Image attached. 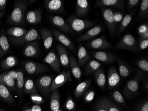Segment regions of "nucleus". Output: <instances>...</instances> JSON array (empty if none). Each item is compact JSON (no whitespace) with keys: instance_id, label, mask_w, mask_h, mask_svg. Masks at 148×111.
<instances>
[{"instance_id":"f257e3e1","label":"nucleus","mask_w":148,"mask_h":111,"mask_svg":"<svg viewBox=\"0 0 148 111\" xmlns=\"http://www.w3.org/2000/svg\"><path fill=\"white\" fill-rule=\"evenodd\" d=\"M29 1L16 0L14 8L7 19L6 23L12 26H25V13Z\"/></svg>"},{"instance_id":"f03ea898","label":"nucleus","mask_w":148,"mask_h":111,"mask_svg":"<svg viewBox=\"0 0 148 111\" xmlns=\"http://www.w3.org/2000/svg\"><path fill=\"white\" fill-rule=\"evenodd\" d=\"M68 22L73 31H74L77 33H80L95 26L97 21L83 20L72 16L68 18Z\"/></svg>"},{"instance_id":"7ed1b4c3","label":"nucleus","mask_w":148,"mask_h":111,"mask_svg":"<svg viewBox=\"0 0 148 111\" xmlns=\"http://www.w3.org/2000/svg\"><path fill=\"white\" fill-rule=\"evenodd\" d=\"M114 48L136 52L138 50V45L135 38L131 34H127L121 38Z\"/></svg>"},{"instance_id":"20e7f679","label":"nucleus","mask_w":148,"mask_h":111,"mask_svg":"<svg viewBox=\"0 0 148 111\" xmlns=\"http://www.w3.org/2000/svg\"><path fill=\"white\" fill-rule=\"evenodd\" d=\"M101 11L110 35L114 36L117 24L115 23L114 19V12L110 8L106 7L101 8Z\"/></svg>"},{"instance_id":"39448f33","label":"nucleus","mask_w":148,"mask_h":111,"mask_svg":"<svg viewBox=\"0 0 148 111\" xmlns=\"http://www.w3.org/2000/svg\"><path fill=\"white\" fill-rule=\"evenodd\" d=\"M54 77L52 75H45L38 78L36 87L44 97L48 98L50 92L51 87Z\"/></svg>"},{"instance_id":"423d86ee","label":"nucleus","mask_w":148,"mask_h":111,"mask_svg":"<svg viewBox=\"0 0 148 111\" xmlns=\"http://www.w3.org/2000/svg\"><path fill=\"white\" fill-rule=\"evenodd\" d=\"M143 73L139 71L133 79L127 82L124 91L125 97H132L137 93L139 88L140 81L143 80Z\"/></svg>"},{"instance_id":"0eeeda50","label":"nucleus","mask_w":148,"mask_h":111,"mask_svg":"<svg viewBox=\"0 0 148 111\" xmlns=\"http://www.w3.org/2000/svg\"><path fill=\"white\" fill-rule=\"evenodd\" d=\"M23 65L26 71L30 75L42 74L49 71L45 65L33 61L24 62Z\"/></svg>"},{"instance_id":"6e6552de","label":"nucleus","mask_w":148,"mask_h":111,"mask_svg":"<svg viewBox=\"0 0 148 111\" xmlns=\"http://www.w3.org/2000/svg\"><path fill=\"white\" fill-rule=\"evenodd\" d=\"M44 1L46 10L48 12L62 14H65L64 6L61 0H45Z\"/></svg>"},{"instance_id":"1a4fd4ad","label":"nucleus","mask_w":148,"mask_h":111,"mask_svg":"<svg viewBox=\"0 0 148 111\" xmlns=\"http://www.w3.org/2000/svg\"><path fill=\"white\" fill-rule=\"evenodd\" d=\"M43 62L51 66L56 72H60L61 63L58 54L54 51L49 52L48 54L43 60Z\"/></svg>"},{"instance_id":"9d476101","label":"nucleus","mask_w":148,"mask_h":111,"mask_svg":"<svg viewBox=\"0 0 148 111\" xmlns=\"http://www.w3.org/2000/svg\"><path fill=\"white\" fill-rule=\"evenodd\" d=\"M87 46L89 48L99 50H106L112 47V45L107 41L104 36L91 40L87 43Z\"/></svg>"},{"instance_id":"9b49d317","label":"nucleus","mask_w":148,"mask_h":111,"mask_svg":"<svg viewBox=\"0 0 148 111\" xmlns=\"http://www.w3.org/2000/svg\"><path fill=\"white\" fill-rule=\"evenodd\" d=\"M49 19L51 23L59 30L66 33H72L73 31L68 23L61 17L59 16H49Z\"/></svg>"},{"instance_id":"f8f14e48","label":"nucleus","mask_w":148,"mask_h":111,"mask_svg":"<svg viewBox=\"0 0 148 111\" xmlns=\"http://www.w3.org/2000/svg\"><path fill=\"white\" fill-rule=\"evenodd\" d=\"M70 77L69 71H63L53 79L51 87L50 92H52L64 85L66 82L70 79Z\"/></svg>"},{"instance_id":"ddd939ff","label":"nucleus","mask_w":148,"mask_h":111,"mask_svg":"<svg viewBox=\"0 0 148 111\" xmlns=\"http://www.w3.org/2000/svg\"><path fill=\"white\" fill-rule=\"evenodd\" d=\"M39 38L40 39V37L38 32L35 29H32L28 31L27 33L21 38L11 41L15 45H21L34 41Z\"/></svg>"},{"instance_id":"4468645a","label":"nucleus","mask_w":148,"mask_h":111,"mask_svg":"<svg viewBox=\"0 0 148 111\" xmlns=\"http://www.w3.org/2000/svg\"><path fill=\"white\" fill-rule=\"evenodd\" d=\"M55 38L58 41L64 45V46L69 48L70 50L73 52H76L75 46L72 41L63 33L60 32L58 30L54 29L52 30Z\"/></svg>"},{"instance_id":"2eb2a0df","label":"nucleus","mask_w":148,"mask_h":111,"mask_svg":"<svg viewBox=\"0 0 148 111\" xmlns=\"http://www.w3.org/2000/svg\"><path fill=\"white\" fill-rule=\"evenodd\" d=\"M42 17V10L37 9L28 12L26 15L25 19L28 24L36 25L41 23Z\"/></svg>"},{"instance_id":"dca6fc26","label":"nucleus","mask_w":148,"mask_h":111,"mask_svg":"<svg viewBox=\"0 0 148 111\" xmlns=\"http://www.w3.org/2000/svg\"><path fill=\"white\" fill-rule=\"evenodd\" d=\"M125 2L124 0H99L97 1L95 6L112 7L124 11L125 8Z\"/></svg>"},{"instance_id":"f3484780","label":"nucleus","mask_w":148,"mask_h":111,"mask_svg":"<svg viewBox=\"0 0 148 111\" xmlns=\"http://www.w3.org/2000/svg\"><path fill=\"white\" fill-rule=\"evenodd\" d=\"M90 54L96 60L103 63H111L116 61V58L114 54L104 51L91 52Z\"/></svg>"},{"instance_id":"a211bd4d","label":"nucleus","mask_w":148,"mask_h":111,"mask_svg":"<svg viewBox=\"0 0 148 111\" xmlns=\"http://www.w3.org/2000/svg\"><path fill=\"white\" fill-rule=\"evenodd\" d=\"M120 81V77L115 68L112 67L109 68L108 72L107 84L109 90L117 86Z\"/></svg>"},{"instance_id":"6ab92c4d","label":"nucleus","mask_w":148,"mask_h":111,"mask_svg":"<svg viewBox=\"0 0 148 111\" xmlns=\"http://www.w3.org/2000/svg\"><path fill=\"white\" fill-rule=\"evenodd\" d=\"M103 30V27L102 26H97L93 27L85 33L79 37L77 39V42H81L87 41L96 37Z\"/></svg>"},{"instance_id":"aec40b11","label":"nucleus","mask_w":148,"mask_h":111,"mask_svg":"<svg viewBox=\"0 0 148 111\" xmlns=\"http://www.w3.org/2000/svg\"><path fill=\"white\" fill-rule=\"evenodd\" d=\"M28 32V30L22 27L14 26L7 29L6 34L9 36V39L11 41L21 38Z\"/></svg>"},{"instance_id":"412c9836","label":"nucleus","mask_w":148,"mask_h":111,"mask_svg":"<svg viewBox=\"0 0 148 111\" xmlns=\"http://www.w3.org/2000/svg\"><path fill=\"white\" fill-rule=\"evenodd\" d=\"M40 51L39 43L37 41L29 42L26 45L23 53L26 57H36L38 56Z\"/></svg>"},{"instance_id":"4be33fe9","label":"nucleus","mask_w":148,"mask_h":111,"mask_svg":"<svg viewBox=\"0 0 148 111\" xmlns=\"http://www.w3.org/2000/svg\"><path fill=\"white\" fill-rule=\"evenodd\" d=\"M56 49L61 65L66 68H69V58L66 48L62 45L58 44Z\"/></svg>"},{"instance_id":"5701e85b","label":"nucleus","mask_w":148,"mask_h":111,"mask_svg":"<svg viewBox=\"0 0 148 111\" xmlns=\"http://www.w3.org/2000/svg\"><path fill=\"white\" fill-rule=\"evenodd\" d=\"M89 10V5L87 0H77L75 6V14L78 17L86 15Z\"/></svg>"},{"instance_id":"b1692460","label":"nucleus","mask_w":148,"mask_h":111,"mask_svg":"<svg viewBox=\"0 0 148 111\" xmlns=\"http://www.w3.org/2000/svg\"><path fill=\"white\" fill-rule=\"evenodd\" d=\"M40 34L43 39L45 50L47 52L53 44V33L49 29H43L40 30Z\"/></svg>"},{"instance_id":"393cba45","label":"nucleus","mask_w":148,"mask_h":111,"mask_svg":"<svg viewBox=\"0 0 148 111\" xmlns=\"http://www.w3.org/2000/svg\"><path fill=\"white\" fill-rule=\"evenodd\" d=\"M10 50V44L4 30H2L0 34V58L8 53Z\"/></svg>"},{"instance_id":"a878e982","label":"nucleus","mask_w":148,"mask_h":111,"mask_svg":"<svg viewBox=\"0 0 148 111\" xmlns=\"http://www.w3.org/2000/svg\"><path fill=\"white\" fill-rule=\"evenodd\" d=\"M0 83L8 88L10 90H16V82L12 77L5 72L0 74Z\"/></svg>"},{"instance_id":"bb28decb","label":"nucleus","mask_w":148,"mask_h":111,"mask_svg":"<svg viewBox=\"0 0 148 111\" xmlns=\"http://www.w3.org/2000/svg\"><path fill=\"white\" fill-rule=\"evenodd\" d=\"M90 58L91 57L85 48L82 44H80L78 47V64L79 65L84 66L89 61Z\"/></svg>"},{"instance_id":"cd10ccee","label":"nucleus","mask_w":148,"mask_h":111,"mask_svg":"<svg viewBox=\"0 0 148 111\" xmlns=\"http://www.w3.org/2000/svg\"><path fill=\"white\" fill-rule=\"evenodd\" d=\"M92 81V78L87 79L79 84L75 90V99L79 98L87 91Z\"/></svg>"},{"instance_id":"c85d7f7f","label":"nucleus","mask_w":148,"mask_h":111,"mask_svg":"<svg viewBox=\"0 0 148 111\" xmlns=\"http://www.w3.org/2000/svg\"><path fill=\"white\" fill-rule=\"evenodd\" d=\"M0 99L9 103H12L15 101L10 89L1 83H0Z\"/></svg>"},{"instance_id":"c756f323","label":"nucleus","mask_w":148,"mask_h":111,"mask_svg":"<svg viewBox=\"0 0 148 111\" xmlns=\"http://www.w3.org/2000/svg\"><path fill=\"white\" fill-rule=\"evenodd\" d=\"M69 58V65L71 69V72L74 77L78 81H79L82 76V72L81 71L78 62L72 55H70Z\"/></svg>"},{"instance_id":"7c9ffc66","label":"nucleus","mask_w":148,"mask_h":111,"mask_svg":"<svg viewBox=\"0 0 148 111\" xmlns=\"http://www.w3.org/2000/svg\"><path fill=\"white\" fill-rule=\"evenodd\" d=\"M135 12V10H134L124 17L122 21L120 23L119 25L118 28L117 34H118V37L124 31L126 28L130 24Z\"/></svg>"},{"instance_id":"2f4dec72","label":"nucleus","mask_w":148,"mask_h":111,"mask_svg":"<svg viewBox=\"0 0 148 111\" xmlns=\"http://www.w3.org/2000/svg\"><path fill=\"white\" fill-rule=\"evenodd\" d=\"M94 75L96 84L101 89H104L105 87L106 81L105 74L103 69L99 68L94 72Z\"/></svg>"},{"instance_id":"473e14b6","label":"nucleus","mask_w":148,"mask_h":111,"mask_svg":"<svg viewBox=\"0 0 148 111\" xmlns=\"http://www.w3.org/2000/svg\"><path fill=\"white\" fill-rule=\"evenodd\" d=\"M60 97L58 90H54L52 92L50 97L51 111H56L60 108Z\"/></svg>"},{"instance_id":"72a5a7b5","label":"nucleus","mask_w":148,"mask_h":111,"mask_svg":"<svg viewBox=\"0 0 148 111\" xmlns=\"http://www.w3.org/2000/svg\"><path fill=\"white\" fill-rule=\"evenodd\" d=\"M18 61L15 56H10L4 60L0 63V67L4 70H6L11 68L15 66L18 64Z\"/></svg>"},{"instance_id":"f704fd0d","label":"nucleus","mask_w":148,"mask_h":111,"mask_svg":"<svg viewBox=\"0 0 148 111\" xmlns=\"http://www.w3.org/2000/svg\"><path fill=\"white\" fill-rule=\"evenodd\" d=\"M25 81L24 75L21 71H17L16 74V91L19 98H21L23 92Z\"/></svg>"},{"instance_id":"c9c22d12","label":"nucleus","mask_w":148,"mask_h":111,"mask_svg":"<svg viewBox=\"0 0 148 111\" xmlns=\"http://www.w3.org/2000/svg\"><path fill=\"white\" fill-rule=\"evenodd\" d=\"M23 93L26 94H39L37 91L36 85L33 80L27 79L24 84Z\"/></svg>"},{"instance_id":"e433bc0d","label":"nucleus","mask_w":148,"mask_h":111,"mask_svg":"<svg viewBox=\"0 0 148 111\" xmlns=\"http://www.w3.org/2000/svg\"><path fill=\"white\" fill-rule=\"evenodd\" d=\"M100 63L98 61L92 60L87 63L85 68V74L87 76L91 75L100 67Z\"/></svg>"},{"instance_id":"4c0bfd02","label":"nucleus","mask_w":148,"mask_h":111,"mask_svg":"<svg viewBox=\"0 0 148 111\" xmlns=\"http://www.w3.org/2000/svg\"><path fill=\"white\" fill-rule=\"evenodd\" d=\"M119 71L121 76L123 77H126L129 76L130 71L128 67L124 64L123 62L120 59H118Z\"/></svg>"},{"instance_id":"58836bf2","label":"nucleus","mask_w":148,"mask_h":111,"mask_svg":"<svg viewBox=\"0 0 148 111\" xmlns=\"http://www.w3.org/2000/svg\"><path fill=\"white\" fill-rule=\"evenodd\" d=\"M138 34L140 38L148 39V25L146 23L140 24L137 29Z\"/></svg>"},{"instance_id":"ea45409f","label":"nucleus","mask_w":148,"mask_h":111,"mask_svg":"<svg viewBox=\"0 0 148 111\" xmlns=\"http://www.w3.org/2000/svg\"><path fill=\"white\" fill-rule=\"evenodd\" d=\"M112 97L114 100L120 105L127 107L126 103L123 95L118 90H115L112 93Z\"/></svg>"},{"instance_id":"a19ab883","label":"nucleus","mask_w":148,"mask_h":111,"mask_svg":"<svg viewBox=\"0 0 148 111\" xmlns=\"http://www.w3.org/2000/svg\"><path fill=\"white\" fill-rule=\"evenodd\" d=\"M148 14V1L143 0L140 5L138 13V17L140 18H145Z\"/></svg>"},{"instance_id":"79ce46f5","label":"nucleus","mask_w":148,"mask_h":111,"mask_svg":"<svg viewBox=\"0 0 148 111\" xmlns=\"http://www.w3.org/2000/svg\"><path fill=\"white\" fill-rule=\"evenodd\" d=\"M64 108L69 111H75L76 109V104L72 99L70 94L68 95L64 104Z\"/></svg>"},{"instance_id":"37998d69","label":"nucleus","mask_w":148,"mask_h":111,"mask_svg":"<svg viewBox=\"0 0 148 111\" xmlns=\"http://www.w3.org/2000/svg\"><path fill=\"white\" fill-rule=\"evenodd\" d=\"M108 111H121L115 104L106 98H103Z\"/></svg>"},{"instance_id":"c03bdc74","label":"nucleus","mask_w":148,"mask_h":111,"mask_svg":"<svg viewBox=\"0 0 148 111\" xmlns=\"http://www.w3.org/2000/svg\"><path fill=\"white\" fill-rule=\"evenodd\" d=\"M30 98L32 102L36 105H40L45 102V100L39 94H30Z\"/></svg>"},{"instance_id":"a18cd8bd","label":"nucleus","mask_w":148,"mask_h":111,"mask_svg":"<svg viewBox=\"0 0 148 111\" xmlns=\"http://www.w3.org/2000/svg\"><path fill=\"white\" fill-rule=\"evenodd\" d=\"M95 96V92L92 89L88 90L85 92L84 97V102L89 103L92 101Z\"/></svg>"},{"instance_id":"49530a36","label":"nucleus","mask_w":148,"mask_h":111,"mask_svg":"<svg viewBox=\"0 0 148 111\" xmlns=\"http://www.w3.org/2000/svg\"><path fill=\"white\" fill-rule=\"evenodd\" d=\"M137 65L142 70L148 72V61L146 59H141L137 62Z\"/></svg>"},{"instance_id":"de8ad7c7","label":"nucleus","mask_w":148,"mask_h":111,"mask_svg":"<svg viewBox=\"0 0 148 111\" xmlns=\"http://www.w3.org/2000/svg\"><path fill=\"white\" fill-rule=\"evenodd\" d=\"M95 111H108L103 99H101L96 105Z\"/></svg>"},{"instance_id":"09e8293b","label":"nucleus","mask_w":148,"mask_h":111,"mask_svg":"<svg viewBox=\"0 0 148 111\" xmlns=\"http://www.w3.org/2000/svg\"><path fill=\"white\" fill-rule=\"evenodd\" d=\"M148 47V39L140 38L138 44V50L139 51H142L145 50Z\"/></svg>"},{"instance_id":"8fccbe9b","label":"nucleus","mask_w":148,"mask_h":111,"mask_svg":"<svg viewBox=\"0 0 148 111\" xmlns=\"http://www.w3.org/2000/svg\"><path fill=\"white\" fill-rule=\"evenodd\" d=\"M42 109L40 105H35L31 107L25 106L23 108L21 111H42Z\"/></svg>"},{"instance_id":"3c124183","label":"nucleus","mask_w":148,"mask_h":111,"mask_svg":"<svg viewBox=\"0 0 148 111\" xmlns=\"http://www.w3.org/2000/svg\"><path fill=\"white\" fill-rule=\"evenodd\" d=\"M140 1L139 0H127V8L129 10H132L138 4Z\"/></svg>"},{"instance_id":"603ef678","label":"nucleus","mask_w":148,"mask_h":111,"mask_svg":"<svg viewBox=\"0 0 148 111\" xmlns=\"http://www.w3.org/2000/svg\"><path fill=\"white\" fill-rule=\"evenodd\" d=\"M124 16L123 13L120 12H114V19L115 23H120L123 18Z\"/></svg>"},{"instance_id":"864d4df0","label":"nucleus","mask_w":148,"mask_h":111,"mask_svg":"<svg viewBox=\"0 0 148 111\" xmlns=\"http://www.w3.org/2000/svg\"><path fill=\"white\" fill-rule=\"evenodd\" d=\"M7 1V0H0V12L5 11Z\"/></svg>"},{"instance_id":"5fc2aeb1","label":"nucleus","mask_w":148,"mask_h":111,"mask_svg":"<svg viewBox=\"0 0 148 111\" xmlns=\"http://www.w3.org/2000/svg\"><path fill=\"white\" fill-rule=\"evenodd\" d=\"M5 72L6 74H8L11 76L12 78H13L14 81H15L16 82V74H17V71H16L12 70L10 71L6 72Z\"/></svg>"},{"instance_id":"6e6d98bb","label":"nucleus","mask_w":148,"mask_h":111,"mask_svg":"<svg viewBox=\"0 0 148 111\" xmlns=\"http://www.w3.org/2000/svg\"><path fill=\"white\" fill-rule=\"evenodd\" d=\"M138 110L139 111H148V102H146L143 105L141 106Z\"/></svg>"},{"instance_id":"4d7b16f0","label":"nucleus","mask_w":148,"mask_h":111,"mask_svg":"<svg viewBox=\"0 0 148 111\" xmlns=\"http://www.w3.org/2000/svg\"><path fill=\"white\" fill-rule=\"evenodd\" d=\"M5 11H4L3 12H0V20L1 19V18L3 17L4 16V15H5Z\"/></svg>"},{"instance_id":"13d9d810","label":"nucleus","mask_w":148,"mask_h":111,"mask_svg":"<svg viewBox=\"0 0 148 111\" xmlns=\"http://www.w3.org/2000/svg\"><path fill=\"white\" fill-rule=\"evenodd\" d=\"M36 1L35 0H30V1H29V5H31V4H32V3H33V2H35Z\"/></svg>"},{"instance_id":"bf43d9fd","label":"nucleus","mask_w":148,"mask_h":111,"mask_svg":"<svg viewBox=\"0 0 148 111\" xmlns=\"http://www.w3.org/2000/svg\"><path fill=\"white\" fill-rule=\"evenodd\" d=\"M0 111H5L4 109H2V108H0Z\"/></svg>"},{"instance_id":"052dcab7","label":"nucleus","mask_w":148,"mask_h":111,"mask_svg":"<svg viewBox=\"0 0 148 111\" xmlns=\"http://www.w3.org/2000/svg\"><path fill=\"white\" fill-rule=\"evenodd\" d=\"M62 111V110H61V109H60H60H59V110H57V111Z\"/></svg>"},{"instance_id":"680f3d73","label":"nucleus","mask_w":148,"mask_h":111,"mask_svg":"<svg viewBox=\"0 0 148 111\" xmlns=\"http://www.w3.org/2000/svg\"><path fill=\"white\" fill-rule=\"evenodd\" d=\"M139 111V110H138V111Z\"/></svg>"}]
</instances>
